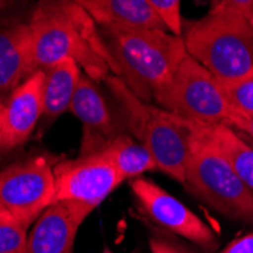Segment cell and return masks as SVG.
<instances>
[{"label": "cell", "instance_id": "6da1fadb", "mask_svg": "<svg viewBox=\"0 0 253 253\" xmlns=\"http://www.w3.org/2000/svg\"><path fill=\"white\" fill-rule=\"evenodd\" d=\"M29 26L35 72L68 58L96 82L112 75V59L100 29L78 2H40Z\"/></svg>", "mask_w": 253, "mask_h": 253}, {"label": "cell", "instance_id": "7a4b0ae2", "mask_svg": "<svg viewBox=\"0 0 253 253\" xmlns=\"http://www.w3.org/2000/svg\"><path fill=\"white\" fill-rule=\"evenodd\" d=\"M183 42L218 82L244 76L253 68V0H214L183 31Z\"/></svg>", "mask_w": 253, "mask_h": 253}, {"label": "cell", "instance_id": "3957f363", "mask_svg": "<svg viewBox=\"0 0 253 253\" xmlns=\"http://www.w3.org/2000/svg\"><path fill=\"white\" fill-rule=\"evenodd\" d=\"M112 59V75L146 103L174 76L188 55L183 38L159 29L99 26Z\"/></svg>", "mask_w": 253, "mask_h": 253}, {"label": "cell", "instance_id": "277c9868", "mask_svg": "<svg viewBox=\"0 0 253 253\" xmlns=\"http://www.w3.org/2000/svg\"><path fill=\"white\" fill-rule=\"evenodd\" d=\"M122 109V119L136 141L152 153L156 170L183 183L193 136V123L138 99L125 82L111 75L106 79Z\"/></svg>", "mask_w": 253, "mask_h": 253}, {"label": "cell", "instance_id": "5b68a950", "mask_svg": "<svg viewBox=\"0 0 253 253\" xmlns=\"http://www.w3.org/2000/svg\"><path fill=\"white\" fill-rule=\"evenodd\" d=\"M208 129L210 125L193 123L183 187L227 218L253 227V193L212 143Z\"/></svg>", "mask_w": 253, "mask_h": 253}, {"label": "cell", "instance_id": "8992f818", "mask_svg": "<svg viewBox=\"0 0 253 253\" xmlns=\"http://www.w3.org/2000/svg\"><path fill=\"white\" fill-rule=\"evenodd\" d=\"M156 106L200 125H227L235 111L218 81L190 53L183 58L173 79L153 94Z\"/></svg>", "mask_w": 253, "mask_h": 253}, {"label": "cell", "instance_id": "52a82bcc", "mask_svg": "<svg viewBox=\"0 0 253 253\" xmlns=\"http://www.w3.org/2000/svg\"><path fill=\"white\" fill-rule=\"evenodd\" d=\"M59 158L42 153L0 171V210L26 229L55 203V166Z\"/></svg>", "mask_w": 253, "mask_h": 253}, {"label": "cell", "instance_id": "ba28073f", "mask_svg": "<svg viewBox=\"0 0 253 253\" xmlns=\"http://www.w3.org/2000/svg\"><path fill=\"white\" fill-rule=\"evenodd\" d=\"M122 182L123 177L100 152L59 159L55 166V203H65L84 223Z\"/></svg>", "mask_w": 253, "mask_h": 253}, {"label": "cell", "instance_id": "9c48e42d", "mask_svg": "<svg viewBox=\"0 0 253 253\" xmlns=\"http://www.w3.org/2000/svg\"><path fill=\"white\" fill-rule=\"evenodd\" d=\"M132 194L144 217L156 227L194 244L206 253L220 247L218 237L188 206L167 193L163 187L146 177H136L130 183Z\"/></svg>", "mask_w": 253, "mask_h": 253}, {"label": "cell", "instance_id": "30bf717a", "mask_svg": "<svg viewBox=\"0 0 253 253\" xmlns=\"http://www.w3.org/2000/svg\"><path fill=\"white\" fill-rule=\"evenodd\" d=\"M70 111L82 123L79 156L102 152L112 140L123 133L97 82L85 73L79 79Z\"/></svg>", "mask_w": 253, "mask_h": 253}, {"label": "cell", "instance_id": "8fae6325", "mask_svg": "<svg viewBox=\"0 0 253 253\" xmlns=\"http://www.w3.org/2000/svg\"><path fill=\"white\" fill-rule=\"evenodd\" d=\"M44 70H37L5 102L0 116V153H8L25 144L42 117Z\"/></svg>", "mask_w": 253, "mask_h": 253}, {"label": "cell", "instance_id": "7c38bea8", "mask_svg": "<svg viewBox=\"0 0 253 253\" xmlns=\"http://www.w3.org/2000/svg\"><path fill=\"white\" fill-rule=\"evenodd\" d=\"M81 224L65 203H53L35 221L28 235L26 253H73Z\"/></svg>", "mask_w": 253, "mask_h": 253}, {"label": "cell", "instance_id": "4fadbf2b", "mask_svg": "<svg viewBox=\"0 0 253 253\" xmlns=\"http://www.w3.org/2000/svg\"><path fill=\"white\" fill-rule=\"evenodd\" d=\"M97 26L166 31L149 0H78Z\"/></svg>", "mask_w": 253, "mask_h": 253}, {"label": "cell", "instance_id": "5bb4252c", "mask_svg": "<svg viewBox=\"0 0 253 253\" xmlns=\"http://www.w3.org/2000/svg\"><path fill=\"white\" fill-rule=\"evenodd\" d=\"M44 109L40 122L41 133L47 130L65 111L70 109L82 76L81 67L68 58L44 70Z\"/></svg>", "mask_w": 253, "mask_h": 253}, {"label": "cell", "instance_id": "9a60e30c", "mask_svg": "<svg viewBox=\"0 0 253 253\" xmlns=\"http://www.w3.org/2000/svg\"><path fill=\"white\" fill-rule=\"evenodd\" d=\"M100 153L125 179H136L147 171L156 170V163L149 149L127 133H120Z\"/></svg>", "mask_w": 253, "mask_h": 253}, {"label": "cell", "instance_id": "2e32d148", "mask_svg": "<svg viewBox=\"0 0 253 253\" xmlns=\"http://www.w3.org/2000/svg\"><path fill=\"white\" fill-rule=\"evenodd\" d=\"M208 130L229 166L253 193V146L227 125H214Z\"/></svg>", "mask_w": 253, "mask_h": 253}, {"label": "cell", "instance_id": "e0dca14e", "mask_svg": "<svg viewBox=\"0 0 253 253\" xmlns=\"http://www.w3.org/2000/svg\"><path fill=\"white\" fill-rule=\"evenodd\" d=\"M35 73L32 59V37L21 47L0 56V102L14 93L31 75ZM5 103V102H3Z\"/></svg>", "mask_w": 253, "mask_h": 253}, {"label": "cell", "instance_id": "ac0fdd59", "mask_svg": "<svg viewBox=\"0 0 253 253\" xmlns=\"http://www.w3.org/2000/svg\"><path fill=\"white\" fill-rule=\"evenodd\" d=\"M218 84L237 114H253V68L238 79Z\"/></svg>", "mask_w": 253, "mask_h": 253}, {"label": "cell", "instance_id": "d6986e66", "mask_svg": "<svg viewBox=\"0 0 253 253\" xmlns=\"http://www.w3.org/2000/svg\"><path fill=\"white\" fill-rule=\"evenodd\" d=\"M28 229L11 217L0 218V253H26Z\"/></svg>", "mask_w": 253, "mask_h": 253}, {"label": "cell", "instance_id": "ffe728a7", "mask_svg": "<svg viewBox=\"0 0 253 253\" xmlns=\"http://www.w3.org/2000/svg\"><path fill=\"white\" fill-rule=\"evenodd\" d=\"M149 247L152 253H206L199 247H193L191 243L183 241L156 226L150 231Z\"/></svg>", "mask_w": 253, "mask_h": 253}, {"label": "cell", "instance_id": "44dd1931", "mask_svg": "<svg viewBox=\"0 0 253 253\" xmlns=\"http://www.w3.org/2000/svg\"><path fill=\"white\" fill-rule=\"evenodd\" d=\"M155 14L163 21L166 31L174 37L183 38V25L180 17V2L177 0H149Z\"/></svg>", "mask_w": 253, "mask_h": 253}, {"label": "cell", "instance_id": "7402d4cb", "mask_svg": "<svg viewBox=\"0 0 253 253\" xmlns=\"http://www.w3.org/2000/svg\"><path fill=\"white\" fill-rule=\"evenodd\" d=\"M31 26L29 23H18L0 28V56L6 55L31 40Z\"/></svg>", "mask_w": 253, "mask_h": 253}, {"label": "cell", "instance_id": "603a6c76", "mask_svg": "<svg viewBox=\"0 0 253 253\" xmlns=\"http://www.w3.org/2000/svg\"><path fill=\"white\" fill-rule=\"evenodd\" d=\"M229 127L237 130L240 135L244 133L253 143V114H234L231 122L227 123Z\"/></svg>", "mask_w": 253, "mask_h": 253}, {"label": "cell", "instance_id": "cb8c5ba5", "mask_svg": "<svg viewBox=\"0 0 253 253\" xmlns=\"http://www.w3.org/2000/svg\"><path fill=\"white\" fill-rule=\"evenodd\" d=\"M218 253H253V232L237 237Z\"/></svg>", "mask_w": 253, "mask_h": 253}, {"label": "cell", "instance_id": "d4e9b609", "mask_svg": "<svg viewBox=\"0 0 253 253\" xmlns=\"http://www.w3.org/2000/svg\"><path fill=\"white\" fill-rule=\"evenodd\" d=\"M3 109H5V103H3V102H0V116H2Z\"/></svg>", "mask_w": 253, "mask_h": 253}, {"label": "cell", "instance_id": "484cf974", "mask_svg": "<svg viewBox=\"0 0 253 253\" xmlns=\"http://www.w3.org/2000/svg\"><path fill=\"white\" fill-rule=\"evenodd\" d=\"M102 253H114V252H112L111 249H108V247H106V249H103V252H102Z\"/></svg>", "mask_w": 253, "mask_h": 253}, {"label": "cell", "instance_id": "4316f807", "mask_svg": "<svg viewBox=\"0 0 253 253\" xmlns=\"http://www.w3.org/2000/svg\"><path fill=\"white\" fill-rule=\"evenodd\" d=\"M3 217H8V215H6L2 210H0V218H3Z\"/></svg>", "mask_w": 253, "mask_h": 253}]
</instances>
